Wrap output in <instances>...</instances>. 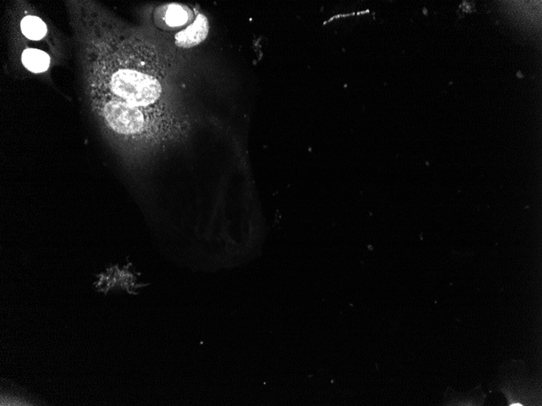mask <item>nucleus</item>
Returning <instances> with one entry per match:
<instances>
[{"label": "nucleus", "mask_w": 542, "mask_h": 406, "mask_svg": "<svg viewBox=\"0 0 542 406\" xmlns=\"http://www.w3.org/2000/svg\"><path fill=\"white\" fill-rule=\"evenodd\" d=\"M110 91L115 98L148 110L161 97L163 87L158 77L137 66H126L110 76Z\"/></svg>", "instance_id": "f257e3e1"}, {"label": "nucleus", "mask_w": 542, "mask_h": 406, "mask_svg": "<svg viewBox=\"0 0 542 406\" xmlns=\"http://www.w3.org/2000/svg\"><path fill=\"white\" fill-rule=\"evenodd\" d=\"M108 129L125 139H148L158 133L157 121L149 111L119 99L110 100L102 110Z\"/></svg>", "instance_id": "f03ea898"}, {"label": "nucleus", "mask_w": 542, "mask_h": 406, "mask_svg": "<svg viewBox=\"0 0 542 406\" xmlns=\"http://www.w3.org/2000/svg\"><path fill=\"white\" fill-rule=\"evenodd\" d=\"M209 21L206 16L198 14L196 20L185 30L175 35L176 45L182 48H192L199 45L208 36Z\"/></svg>", "instance_id": "7ed1b4c3"}, {"label": "nucleus", "mask_w": 542, "mask_h": 406, "mask_svg": "<svg viewBox=\"0 0 542 406\" xmlns=\"http://www.w3.org/2000/svg\"><path fill=\"white\" fill-rule=\"evenodd\" d=\"M21 59L25 68L35 74H40L49 68V55L40 50L27 49Z\"/></svg>", "instance_id": "20e7f679"}, {"label": "nucleus", "mask_w": 542, "mask_h": 406, "mask_svg": "<svg viewBox=\"0 0 542 406\" xmlns=\"http://www.w3.org/2000/svg\"><path fill=\"white\" fill-rule=\"evenodd\" d=\"M21 28L23 35L34 41L41 40L47 31V25L43 21L34 16H25L21 21Z\"/></svg>", "instance_id": "39448f33"}, {"label": "nucleus", "mask_w": 542, "mask_h": 406, "mask_svg": "<svg viewBox=\"0 0 542 406\" xmlns=\"http://www.w3.org/2000/svg\"><path fill=\"white\" fill-rule=\"evenodd\" d=\"M166 20L170 26H180L184 25L188 21V13L179 5H170Z\"/></svg>", "instance_id": "423d86ee"}]
</instances>
